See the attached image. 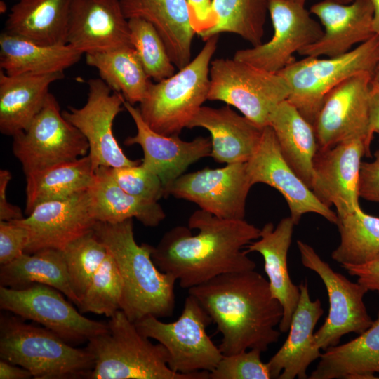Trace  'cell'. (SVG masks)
<instances>
[{
	"label": "cell",
	"mask_w": 379,
	"mask_h": 379,
	"mask_svg": "<svg viewBox=\"0 0 379 379\" xmlns=\"http://www.w3.org/2000/svg\"><path fill=\"white\" fill-rule=\"evenodd\" d=\"M0 357L26 368L36 379L88 378L95 364L87 348H75L17 315H1Z\"/></svg>",
	"instance_id": "5b68a950"
},
{
	"label": "cell",
	"mask_w": 379,
	"mask_h": 379,
	"mask_svg": "<svg viewBox=\"0 0 379 379\" xmlns=\"http://www.w3.org/2000/svg\"><path fill=\"white\" fill-rule=\"evenodd\" d=\"M11 178L8 170L0 171V221L11 222L24 218L21 209L7 199L6 190Z\"/></svg>",
	"instance_id": "7dc6e473"
},
{
	"label": "cell",
	"mask_w": 379,
	"mask_h": 379,
	"mask_svg": "<svg viewBox=\"0 0 379 379\" xmlns=\"http://www.w3.org/2000/svg\"><path fill=\"white\" fill-rule=\"evenodd\" d=\"M67 44L83 54L131 46L119 1L72 0Z\"/></svg>",
	"instance_id": "7402d4cb"
},
{
	"label": "cell",
	"mask_w": 379,
	"mask_h": 379,
	"mask_svg": "<svg viewBox=\"0 0 379 379\" xmlns=\"http://www.w3.org/2000/svg\"><path fill=\"white\" fill-rule=\"evenodd\" d=\"M371 156L364 138H354L326 149H318L313 162L312 190L338 218L361 208L359 182L361 159Z\"/></svg>",
	"instance_id": "ac0fdd59"
},
{
	"label": "cell",
	"mask_w": 379,
	"mask_h": 379,
	"mask_svg": "<svg viewBox=\"0 0 379 379\" xmlns=\"http://www.w3.org/2000/svg\"><path fill=\"white\" fill-rule=\"evenodd\" d=\"M200 127L211 135L210 156L218 163L247 162L256 150L262 134L260 128L228 105L201 106L187 128Z\"/></svg>",
	"instance_id": "d4e9b609"
},
{
	"label": "cell",
	"mask_w": 379,
	"mask_h": 379,
	"mask_svg": "<svg viewBox=\"0 0 379 379\" xmlns=\"http://www.w3.org/2000/svg\"><path fill=\"white\" fill-rule=\"evenodd\" d=\"M379 134V84L371 81L369 100V137Z\"/></svg>",
	"instance_id": "c3c4849f"
},
{
	"label": "cell",
	"mask_w": 379,
	"mask_h": 379,
	"mask_svg": "<svg viewBox=\"0 0 379 379\" xmlns=\"http://www.w3.org/2000/svg\"><path fill=\"white\" fill-rule=\"evenodd\" d=\"M379 135V134H378Z\"/></svg>",
	"instance_id": "11a10c76"
},
{
	"label": "cell",
	"mask_w": 379,
	"mask_h": 379,
	"mask_svg": "<svg viewBox=\"0 0 379 379\" xmlns=\"http://www.w3.org/2000/svg\"><path fill=\"white\" fill-rule=\"evenodd\" d=\"M85 55L86 64L98 70L100 78L113 91L131 105L142 102L152 81L131 46Z\"/></svg>",
	"instance_id": "e575fe53"
},
{
	"label": "cell",
	"mask_w": 379,
	"mask_h": 379,
	"mask_svg": "<svg viewBox=\"0 0 379 379\" xmlns=\"http://www.w3.org/2000/svg\"><path fill=\"white\" fill-rule=\"evenodd\" d=\"M128 22L131 44L147 76L156 82L172 76L175 65L154 26L140 18H130Z\"/></svg>",
	"instance_id": "f35d334b"
},
{
	"label": "cell",
	"mask_w": 379,
	"mask_h": 379,
	"mask_svg": "<svg viewBox=\"0 0 379 379\" xmlns=\"http://www.w3.org/2000/svg\"><path fill=\"white\" fill-rule=\"evenodd\" d=\"M359 195L368 201L379 203V148L371 161L361 164Z\"/></svg>",
	"instance_id": "ee69618b"
},
{
	"label": "cell",
	"mask_w": 379,
	"mask_h": 379,
	"mask_svg": "<svg viewBox=\"0 0 379 379\" xmlns=\"http://www.w3.org/2000/svg\"><path fill=\"white\" fill-rule=\"evenodd\" d=\"M252 186L246 162L232 163L182 174L172 184L168 195L193 202L220 218L244 220Z\"/></svg>",
	"instance_id": "2e32d148"
},
{
	"label": "cell",
	"mask_w": 379,
	"mask_h": 379,
	"mask_svg": "<svg viewBox=\"0 0 379 379\" xmlns=\"http://www.w3.org/2000/svg\"><path fill=\"white\" fill-rule=\"evenodd\" d=\"M340 241L331 258L343 265H360L379 254V217L366 213L361 208L338 218Z\"/></svg>",
	"instance_id": "d590c367"
},
{
	"label": "cell",
	"mask_w": 379,
	"mask_h": 379,
	"mask_svg": "<svg viewBox=\"0 0 379 379\" xmlns=\"http://www.w3.org/2000/svg\"><path fill=\"white\" fill-rule=\"evenodd\" d=\"M13 222L29 234L26 253L53 248L62 251L73 240L91 232L96 223L87 190L67 198L36 205L26 218Z\"/></svg>",
	"instance_id": "ffe728a7"
},
{
	"label": "cell",
	"mask_w": 379,
	"mask_h": 379,
	"mask_svg": "<svg viewBox=\"0 0 379 379\" xmlns=\"http://www.w3.org/2000/svg\"><path fill=\"white\" fill-rule=\"evenodd\" d=\"M95 175L88 154L25 175V213L38 204L86 191Z\"/></svg>",
	"instance_id": "d6a6232c"
},
{
	"label": "cell",
	"mask_w": 379,
	"mask_h": 379,
	"mask_svg": "<svg viewBox=\"0 0 379 379\" xmlns=\"http://www.w3.org/2000/svg\"><path fill=\"white\" fill-rule=\"evenodd\" d=\"M33 378L26 368L6 360H0V379H28Z\"/></svg>",
	"instance_id": "681fc988"
},
{
	"label": "cell",
	"mask_w": 379,
	"mask_h": 379,
	"mask_svg": "<svg viewBox=\"0 0 379 379\" xmlns=\"http://www.w3.org/2000/svg\"><path fill=\"white\" fill-rule=\"evenodd\" d=\"M125 17L151 22L163 39L174 65L180 69L191 61L195 32L187 0H119Z\"/></svg>",
	"instance_id": "484cf974"
},
{
	"label": "cell",
	"mask_w": 379,
	"mask_h": 379,
	"mask_svg": "<svg viewBox=\"0 0 379 379\" xmlns=\"http://www.w3.org/2000/svg\"><path fill=\"white\" fill-rule=\"evenodd\" d=\"M378 62L379 37L375 35L344 54L328 58L307 56L277 73L289 85L287 100L313 125L331 89L357 73L373 74Z\"/></svg>",
	"instance_id": "52a82bcc"
},
{
	"label": "cell",
	"mask_w": 379,
	"mask_h": 379,
	"mask_svg": "<svg viewBox=\"0 0 379 379\" xmlns=\"http://www.w3.org/2000/svg\"><path fill=\"white\" fill-rule=\"evenodd\" d=\"M104 168L111 178L131 195L154 201L165 196L159 177L143 166L141 162L133 166Z\"/></svg>",
	"instance_id": "60d3db41"
},
{
	"label": "cell",
	"mask_w": 379,
	"mask_h": 379,
	"mask_svg": "<svg viewBox=\"0 0 379 379\" xmlns=\"http://www.w3.org/2000/svg\"><path fill=\"white\" fill-rule=\"evenodd\" d=\"M0 307L40 324L69 343L88 341L107 330V323L84 317L60 291L42 284L20 289L0 286Z\"/></svg>",
	"instance_id": "7c38bea8"
},
{
	"label": "cell",
	"mask_w": 379,
	"mask_h": 379,
	"mask_svg": "<svg viewBox=\"0 0 379 379\" xmlns=\"http://www.w3.org/2000/svg\"><path fill=\"white\" fill-rule=\"evenodd\" d=\"M372 81L379 84V62H378L373 71V73L372 75Z\"/></svg>",
	"instance_id": "816d5d0a"
},
{
	"label": "cell",
	"mask_w": 379,
	"mask_h": 379,
	"mask_svg": "<svg viewBox=\"0 0 379 379\" xmlns=\"http://www.w3.org/2000/svg\"><path fill=\"white\" fill-rule=\"evenodd\" d=\"M72 0H20L11 8L4 31L43 45L67 44Z\"/></svg>",
	"instance_id": "f546056e"
},
{
	"label": "cell",
	"mask_w": 379,
	"mask_h": 379,
	"mask_svg": "<svg viewBox=\"0 0 379 379\" xmlns=\"http://www.w3.org/2000/svg\"><path fill=\"white\" fill-rule=\"evenodd\" d=\"M294 225L290 216L282 218L276 227L272 222L266 223L260 229V237L247 245L245 251L247 254L257 252L263 258L272 295L283 307L279 324L281 333L288 331L300 295L299 286L290 277L287 262Z\"/></svg>",
	"instance_id": "cb8c5ba5"
},
{
	"label": "cell",
	"mask_w": 379,
	"mask_h": 379,
	"mask_svg": "<svg viewBox=\"0 0 379 379\" xmlns=\"http://www.w3.org/2000/svg\"><path fill=\"white\" fill-rule=\"evenodd\" d=\"M372 74L357 73L325 96L313 123L318 149H326L354 138H364L371 152L369 100Z\"/></svg>",
	"instance_id": "5bb4252c"
},
{
	"label": "cell",
	"mask_w": 379,
	"mask_h": 379,
	"mask_svg": "<svg viewBox=\"0 0 379 379\" xmlns=\"http://www.w3.org/2000/svg\"><path fill=\"white\" fill-rule=\"evenodd\" d=\"M88 86L86 103L79 108L68 107L62 112L86 138L93 170L101 166L119 168L140 164V161L126 157L113 133V122L124 108V98L100 78L89 79Z\"/></svg>",
	"instance_id": "9a60e30c"
},
{
	"label": "cell",
	"mask_w": 379,
	"mask_h": 379,
	"mask_svg": "<svg viewBox=\"0 0 379 379\" xmlns=\"http://www.w3.org/2000/svg\"><path fill=\"white\" fill-rule=\"evenodd\" d=\"M64 72L8 75L0 71V131L13 137L27 128L43 107L49 86Z\"/></svg>",
	"instance_id": "4316f807"
},
{
	"label": "cell",
	"mask_w": 379,
	"mask_h": 379,
	"mask_svg": "<svg viewBox=\"0 0 379 379\" xmlns=\"http://www.w3.org/2000/svg\"><path fill=\"white\" fill-rule=\"evenodd\" d=\"M215 26L201 39L229 32L248 41L253 46L262 43L268 12V0H213Z\"/></svg>",
	"instance_id": "8d00e7d4"
},
{
	"label": "cell",
	"mask_w": 379,
	"mask_h": 379,
	"mask_svg": "<svg viewBox=\"0 0 379 379\" xmlns=\"http://www.w3.org/2000/svg\"><path fill=\"white\" fill-rule=\"evenodd\" d=\"M297 246L302 265L318 274L328 296V314L314 333V347L324 351L338 345L347 333L360 334L366 331L373 321L364 302L368 289L334 271L310 245L298 240Z\"/></svg>",
	"instance_id": "8fae6325"
},
{
	"label": "cell",
	"mask_w": 379,
	"mask_h": 379,
	"mask_svg": "<svg viewBox=\"0 0 379 379\" xmlns=\"http://www.w3.org/2000/svg\"><path fill=\"white\" fill-rule=\"evenodd\" d=\"M15 1H20V0H15Z\"/></svg>",
	"instance_id": "db71d44e"
},
{
	"label": "cell",
	"mask_w": 379,
	"mask_h": 379,
	"mask_svg": "<svg viewBox=\"0 0 379 379\" xmlns=\"http://www.w3.org/2000/svg\"><path fill=\"white\" fill-rule=\"evenodd\" d=\"M209 76L208 100L236 107L260 128L267 126L271 113L290 94L279 74L234 58L212 60Z\"/></svg>",
	"instance_id": "9c48e42d"
},
{
	"label": "cell",
	"mask_w": 379,
	"mask_h": 379,
	"mask_svg": "<svg viewBox=\"0 0 379 379\" xmlns=\"http://www.w3.org/2000/svg\"><path fill=\"white\" fill-rule=\"evenodd\" d=\"M87 194L90 209L96 221L117 223L135 218L145 226L156 227L166 218L164 209L157 201L126 192L106 173L103 166L95 171Z\"/></svg>",
	"instance_id": "f1b7e54d"
},
{
	"label": "cell",
	"mask_w": 379,
	"mask_h": 379,
	"mask_svg": "<svg viewBox=\"0 0 379 379\" xmlns=\"http://www.w3.org/2000/svg\"><path fill=\"white\" fill-rule=\"evenodd\" d=\"M124 107L136 127V133L126 138L124 144L141 147L143 152L141 164L159 177L164 190V197H166L172 184L191 164L210 156L211 138L199 136L191 141H185L178 135H161L145 122L139 108L126 100Z\"/></svg>",
	"instance_id": "d6986e66"
},
{
	"label": "cell",
	"mask_w": 379,
	"mask_h": 379,
	"mask_svg": "<svg viewBox=\"0 0 379 379\" xmlns=\"http://www.w3.org/2000/svg\"><path fill=\"white\" fill-rule=\"evenodd\" d=\"M261 351L251 349L231 355H223L209 373L210 379H270L267 363L260 358Z\"/></svg>",
	"instance_id": "b9f144b4"
},
{
	"label": "cell",
	"mask_w": 379,
	"mask_h": 379,
	"mask_svg": "<svg viewBox=\"0 0 379 379\" xmlns=\"http://www.w3.org/2000/svg\"><path fill=\"white\" fill-rule=\"evenodd\" d=\"M309 379H371L379 373V312L377 319L359 335L321 354Z\"/></svg>",
	"instance_id": "83f0119b"
},
{
	"label": "cell",
	"mask_w": 379,
	"mask_h": 379,
	"mask_svg": "<svg viewBox=\"0 0 379 379\" xmlns=\"http://www.w3.org/2000/svg\"><path fill=\"white\" fill-rule=\"evenodd\" d=\"M62 252L71 286L80 302L107 250L93 230L71 241Z\"/></svg>",
	"instance_id": "74e56055"
},
{
	"label": "cell",
	"mask_w": 379,
	"mask_h": 379,
	"mask_svg": "<svg viewBox=\"0 0 379 379\" xmlns=\"http://www.w3.org/2000/svg\"><path fill=\"white\" fill-rule=\"evenodd\" d=\"M86 348L94 357L91 379H210L207 371H173L166 349L140 333L121 310L110 317L107 331L90 339Z\"/></svg>",
	"instance_id": "277c9868"
},
{
	"label": "cell",
	"mask_w": 379,
	"mask_h": 379,
	"mask_svg": "<svg viewBox=\"0 0 379 379\" xmlns=\"http://www.w3.org/2000/svg\"><path fill=\"white\" fill-rule=\"evenodd\" d=\"M260 233L245 219L220 218L199 209L190 216L188 227L176 226L163 235L152 258L188 290L222 274L255 270L243 249Z\"/></svg>",
	"instance_id": "6da1fadb"
},
{
	"label": "cell",
	"mask_w": 379,
	"mask_h": 379,
	"mask_svg": "<svg viewBox=\"0 0 379 379\" xmlns=\"http://www.w3.org/2000/svg\"><path fill=\"white\" fill-rule=\"evenodd\" d=\"M93 231L118 266L123 281L121 310L126 317L135 322L147 315L172 316L177 279L154 264L153 246L137 244L133 219L117 223L97 221Z\"/></svg>",
	"instance_id": "3957f363"
},
{
	"label": "cell",
	"mask_w": 379,
	"mask_h": 379,
	"mask_svg": "<svg viewBox=\"0 0 379 379\" xmlns=\"http://www.w3.org/2000/svg\"><path fill=\"white\" fill-rule=\"evenodd\" d=\"M310 13L319 19L324 34L316 42L300 49L298 53L301 55L338 56L375 35L371 0H354L347 4L323 0L313 4Z\"/></svg>",
	"instance_id": "44dd1931"
},
{
	"label": "cell",
	"mask_w": 379,
	"mask_h": 379,
	"mask_svg": "<svg viewBox=\"0 0 379 379\" xmlns=\"http://www.w3.org/2000/svg\"><path fill=\"white\" fill-rule=\"evenodd\" d=\"M268 13L274 29L271 39L238 50L233 58L276 73L296 60L295 52L319 40L324 29L296 0H268Z\"/></svg>",
	"instance_id": "4fadbf2b"
},
{
	"label": "cell",
	"mask_w": 379,
	"mask_h": 379,
	"mask_svg": "<svg viewBox=\"0 0 379 379\" xmlns=\"http://www.w3.org/2000/svg\"><path fill=\"white\" fill-rule=\"evenodd\" d=\"M267 126L286 162L312 190L313 162L319 149L313 125L286 100L271 113Z\"/></svg>",
	"instance_id": "4dcf8cb0"
},
{
	"label": "cell",
	"mask_w": 379,
	"mask_h": 379,
	"mask_svg": "<svg viewBox=\"0 0 379 379\" xmlns=\"http://www.w3.org/2000/svg\"><path fill=\"white\" fill-rule=\"evenodd\" d=\"M188 294L216 325L223 355L248 349L262 352L278 342L281 331L275 327L283 307L272 295L268 280L255 270L220 274L188 289Z\"/></svg>",
	"instance_id": "7a4b0ae2"
},
{
	"label": "cell",
	"mask_w": 379,
	"mask_h": 379,
	"mask_svg": "<svg viewBox=\"0 0 379 379\" xmlns=\"http://www.w3.org/2000/svg\"><path fill=\"white\" fill-rule=\"evenodd\" d=\"M122 295V278L114 258L108 252L77 307L81 313L92 312L110 318L121 310Z\"/></svg>",
	"instance_id": "ab89813d"
},
{
	"label": "cell",
	"mask_w": 379,
	"mask_h": 379,
	"mask_svg": "<svg viewBox=\"0 0 379 379\" xmlns=\"http://www.w3.org/2000/svg\"><path fill=\"white\" fill-rule=\"evenodd\" d=\"M191 26L201 38L217 23L213 0H187Z\"/></svg>",
	"instance_id": "f6af8a7d"
},
{
	"label": "cell",
	"mask_w": 379,
	"mask_h": 379,
	"mask_svg": "<svg viewBox=\"0 0 379 379\" xmlns=\"http://www.w3.org/2000/svg\"><path fill=\"white\" fill-rule=\"evenodd\" d=\"M350 275L357 278L368 291L379 293V254L372 260L360 265H341Z\"/></svg>",
	"instance_id": "bcb514c9"
},
{
	"label": "cell",
	"mask_w": 379,
	"mask_h": 379,
	"mask_svg": "<svg viewBox=\"0 0 379 379\" xmlns=\"http://www.w3.org/2000/svg\"><path fill=\"white\" fill-rule=\"evenodd\" d=\"M373 6V29L379 37V0H371Z\"/></svg>",
	"instance_id": "f907efd6"
},
{
	"label": "cell",
	"mask_w": 379,
	"mask_h": 379,
	"mask_svg": "<svg viewBox=\"0 0 379 379\" xmlns=\"http://www.w3.org/2000/svg\"><path fill=\"white\" fill-rule=\"evenodd\" d=\"M212 319L197 299L188 294L180 317L171 323L147 315L136 321L140 333L161 343L168 352V366L174 372H211L223 357L206 332Z\"/></svg>",
	"instance_id": "ba28073f"
},
{
	"label": "cell",
	"mask_w": 379,
	"mask_h": 379,
	"mask_svg": "<svg viewBox=\"0 0 379 379\" xmlns=\"http://www.w3.org/2000/svg\"><path fill=\"white\" fill-rule=\"evenodd\" d=\"M83 53L69 44L43 45L3 31L0 67L8 75L64 72Z\"/></svg>",
	"instance_id": "1f68e13d"
},
{
	"label": "cell",
	"mask_w": 379,
	"mask_h": 379,
	"mask_svg": "<svg viewBox=\"0 0 379 379\" xmlns=\"http://www.w3.org/2000/svg\"><path fill=\"white\" fill-rule=\"evenodd\" d=\"M36 283L58 289L79 305V300L71 286L62 251L46 248L32 254L24 253L0 267V286L20 289Z\"/></svg>",
	"instance_id": "836d02e7"
},
{
	"label": "cell",
	"mask_w": 379,
	"mask_h": 379,
	"mask_svg": "<svg viewBox=\"0 0 379 379\" xmlns=\"http://www.w3.org/2000/svg\"><path fill=\"white\" fill-rule=\"evenodd\" d=\"M13 138V152L25 175L77 159L89 152L86 138L64 117L51 93L27 128Z\"/></svg>",
	"instance_id": "30bf717a"
},
{
	"label": "cell",
	"mask_w": 379,
	"mask_h": 379,
	"mask_svg": "<svg viewBox=\"0 0 379 379\" xmlns=\"http://www.w3.org/2000/svg\"><path fill=\"white\" fill-rule=\"evenodd\" d=\"M29 242L27 230L13 222L0 221V265L9 263L25 252Z\"/></svg>",
	"instance_id": "7bdbcfd3"
},
{
	"label": "cell",
	"mask_w": 379,
	"mask_h": 379,
	"mask_svg": "<svg viewBox=\"0 0 379 379\" xmlns=\"http://www.w3.org/2000/svg\"><path fill=\"white\" fill-rule=\"evenodd\" d=\"M246 164L252 185L266 184L284 197L295 225L308 213L320 215L337 225L336 212L323 204L286 162L270 126L263 128L260 143Z\"/></svg>",
	"instance_id": "e0dca14e"
},
{
	"label": "cell",
	"mask_w": 379,
	"mask_h": 379,
	"mask_svg": "<svg viewBox=\"0 0 379 379\" xmlns=\"http://www.w3.org/2000/svg\"><path fill=\"white\" fill-rule=\"evenodd\" d=\"M218 38L214 35L206 40L197 56L176 74L151 83L139 110L152 130L164 135H179L208 100L210 65Z\"/></svg>",
	"instance_id": "8992f818"
},
{
	"label": "cell",
	"mask_w": 379,
	"mask_h": 379,
	"mask_svg": "<svg viewBox=\"0 0 379 379\" xmlns=\"http://www.w3.org/2000/svg\"><path fill=\"white\" fill-rule=\"evenodd\" d=\"M299 288L300 299L288 337L267 362L272 378H307V368L321 354L314 345V329L324 313L321 301L311 300L307 282H301Z\"/></svg>",
	"instance_id": "603a6c76"
},
{
	"label": "cell",
	"mask_w": 379,
	"mask_h": 379,
	"mask_svg": "<svg viewBox=\"0 0 379 379\" xmlns=\"http://www.w3.org/2000/svg\"><path fill=\"white\" fill-rule=\"evenodd\" d=\"M296 1L304 4L306 1V0H296ZM333 1H337L338 3L347 4H350L354 0H333Z\"/></svg>",
	"instance_id": "f5cc1de1"
}]
</instances>
